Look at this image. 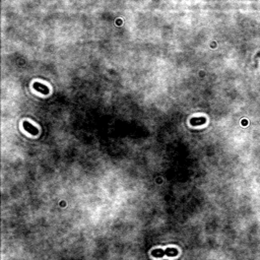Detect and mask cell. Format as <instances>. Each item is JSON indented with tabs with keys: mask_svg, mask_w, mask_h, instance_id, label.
<instances>
[{
	"mask_svg": "<svg viewBox=\"0 0 260 260\" xmlns=\"http://www.w3.org/2000/svg\"><path fill=\"white\" fill-rule=\"evenodd\" d=\"M24 130L29 131V132L33 133V134H37V133H38V129H37L36 127H34L32 124H30L29 122H24Z\"/></svg>",
	"mask_w": 260,
	"mask_h": 260,
	"instance_id": "2",
	"label": "cell"
},
{
	"mask_svg": "<svg viewBox=\"0 0 260 260\" xmlns=\"http://www.w3.org/2000/svg\"><path fill=\"white\" fill-rule=\"evenodd\" d=\"M34 87H35V89H37V91H42V93L45 94V95L49 93V89H48L46 86H44V84H39V82H35V84H34Z\"/></svg>",
	"mask_w": 260,
	"mask_h": 260,
	"instance_id": "1",
	"label": "cell"
},
{
	"mask_svg": "<svg viewBox=\"0 0 260 260\" xmlns=\"http://www.w3.org/2000/svg\"><path fill=\"white\" fill-rule=\"evenodd\" d=\"M203 122H205V119H204V118H193V119H191V124H192V125H199V124H202Z\"/></svg>",
	"mask_w": 260,
	"mask_h": 260,
	"instance_id": "3",
	"label": "cell"
}]
</instances>
